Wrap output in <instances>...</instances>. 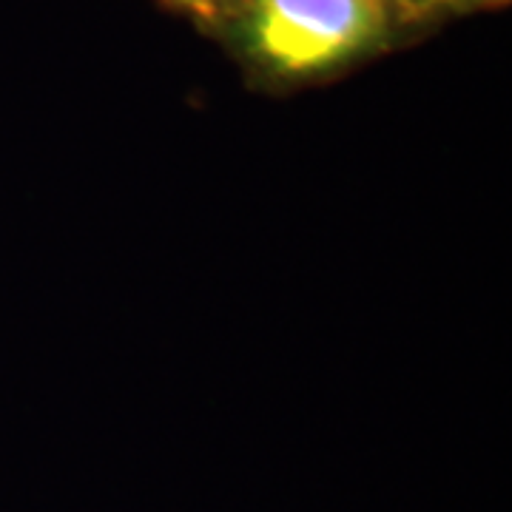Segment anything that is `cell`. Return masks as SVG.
<instances>
[{
	"instance_id": "6da1fadb",
	"label": "cell",
	"mask_w": 512,
	"mask_h": 512,
	"mask_svg": "<svg viewBox=\"0 0 512 512\" xmlns=\"http://www.w3.org/2000/svg\"><path fill=\"white\" fill-rule=\"evenodd\" d=\"M384 23V0H254L248 40L271 72L305 77L365 52Z\"/></svg>"
},
{
	"instance_id": "7a4b0ae2",
	"label": "cell",
	"mask_w": 512,
	"mask_h": 512,
	"mask_svg": "<svg viewBox=\"0 0 512 512\" xmlns=\"http://www.w3.org/2000/svg\"><path fill=\"white\" fill-rule=\"evenodd\" d=\"M177 6H183V9H191V12H200V15H211V12H217L225 0H174Z\"/></svg>"
},
{
	"instance_id": "3957f363",
	"label": "cell",
	"mask_w": 512,
	"mask_h": 512,
	"mask_svg": "<svg viewBox=\"0 0 512 512\" xmlns=\"http://www.w3.org/2000/svg\"><path fill=\"white\" fill-rule=\"evenodd\" d=\"M404 3H416V6H424V3H430V0H404Z\"/></svg>"
}]
</instances>
